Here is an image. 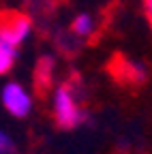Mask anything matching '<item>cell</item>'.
Segmentation results:
<instances>
[{
	"instance_id": "cell-8",
	"label": "cell",
	"mask_w": 152,
	"mask_h": 154,
	"mask_svg": "<svg viewBox=\"0 0 152 154\" xmlns=\"http://www.w3.org/2000/svg\"><path fill=\"white\" fill-rule=\"evenodd\" d=\"M146 2V9H152V0H144Z\"/></svg>"
},
{
	"instance_id": "cell-3",
	"label": "cell",
	"mask_w": 152,
	"mask_h": 154,
	"mask_svg": "<svg viewBox=\"0 0 152 154\" xmlns=\"http://www.w3.org/2000/svg\"><path fill=\"white\" fill-rule=\"evenodd\" d=\"M2 105L15 118H26L32 109V99H30V94L26 92L24 86L11 82L2 88Z\"/></svg>"
},
{
	"instance_id": "cell-5",
	"label": "cell",
	"mask_w": 152,
	"mask_h": 154,
	"mask_svg": "<svg viewBox=\"0 0 152 154\" xmlns=\"http://www.w3.org/2000/svg\"><path fill=\"white\" fill-rule=\"evenodd\" d=\"M73 32H77L79 36H88L92 32V19L88 15H79L73 22Z\"/></svg>"
},
{
	"instance_id": "cell-1",
	"label": "cell",
	"mask_w": 152,
	"mask_h": 154,
	"mask_svg": "<svg viewBox=\"0 0 152 154\" xmlns=\"http://www.w3.org/2000/svg\"><path fill=\"white\" fill-rule=\"evenodd\" d=\"M30 28H32V24L26 13L15 11V9L0 11V41L17 47L20 43H24Z\"/></svg>"
},
{
	"instance_id": "cell-7",
	"label": "cell",
	"mask_w": 152,
	"mask_h": 154,
	"mask_svg": "<svg viewBox=\"0 0 152 154\" xmlns=\"http://www.w3.org/2000/svg\"><path fill=\"white\" fill-rule=\"evenodd\" d=\"M146 13H148V19H150V26H152V9H146Z\"/></svg>"
},
{
	"instance_id": "cell-2",
	"label": "cell",
	"mask_w": 152,
	"mask_h": 154,
	"mask_svg": "<svg viewBox=\"0 0 152 154\" xmlns=\"http://www.w3.org/2000/svg\"><path fill=\"white\" fill-rule=\"evenodd\" d=\"M54 118L62 128H73L82 120L79 105L75 101V94L69 86H60L54 92Z\"/></svg>"
},
{
	"instance_id": "cell-6",
	"label": "cell",
	"mask_w": 152,
	"mask_h": 154,
	"mask_svg": "<svg viewBox=\"0 0 152 154\" xmlns=\"http://www.w3.org/2000/svg\"><path fill=\"white\" fill-rule=\"evenodd\" d=\"M0 154H15V141L5 128H0Z\"/></svg>"
},
{
	"instance_id": "cell-4",
	"label": "cell",
	"mask_w": 152,
	"mask_h": 154,
	"mask_svg": "<svg viewBox=\"0 0 152 154\" xmlns=\"http://www.w3.org/2000/svg\"><path fill=\"white\" fill-rule=\"evenodd\" d=\"M13 62H15V47L5 43V41H0V75L9 73Z\"/></svg>"
}]
</instances>
